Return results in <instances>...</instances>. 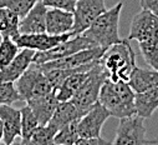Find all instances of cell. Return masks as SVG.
Returning <instances> with one entry per match:
<instances>
[{"label":"cell","instance_id":"obj_12","mask_svg":"<svg viewBox=\"0 0 158 145\" xmlns=\"http://www.w3.org/2000/svg\"><path fill=\"white\" fill-rule=\"evenodd\" d=\"M0 119L3 121V144L11 145L16 138L21 136V113L9 104L0 105Z\"/></svg>","mask_w":158,"mask_h":145},{"label":"cell","instance_id":"obj_13","mask_svg":"<svg viewBox=\"0 0 158 145\" xmlns=\"http://www.w3.org/2000/svg\"><path fill=\"white\" fill-rule=\"evenodd\" d=\"M35 50L23 48L18 53V55L11 60L9 65L0 69V81L3 83H15L23 72L31 65L34 61Z\"/></svg>","mask_w":158,"mask_h":145},{"label":"cell","instance_id":"obj_6","mask_svg":"<svg viewBox=\"0 0 158 145\" xmlns=\"http://www.w3.org/2000/svg\"><path fill=\"white\" fill-rule=\"evenodd\" d=\"M144 118L133 114L120 119L114 139L111 144L114 145H143V144H157V140H149L146 138Z\"/></svg>","mask_w":158,"mask_h":145},{"label":"cell","instance_id":"obj_8","mask_svg":"<svg viewBox=\"0 0 158 145\" xmlns=\"http://www.w3.org/2000/svg\"><path fill=\"white\" fill-rule=\"evenodd\" d=\"M111 116L110 112L101 104L96 103L91 109L78 119L77 121V131L78 138H101V131Z\"/></svg>","mask_w":158,"mask_h":145},{"label":"cell","instance_id":"obj_30","mask_svg":"<svg viewBox=\"0 0 158 145\" xmlns=\"http://www.w3.org/2000/svg\"><path fill=\"white\" fill-rule=\"evenodd\" d=\"M111 144V141L102 138H78L75 145H105Z\"/></svg>","mask_w":158,"mask_h":145},{"label":"cell","instance_id":"obj_23","mask_svg":"<svg viewBox=\"0 0 158 145\" xmlns=\"http://www.w3.org/2000/svg\"><path fill=\"white\" fill-rule=\"evenodd\" d=\"M21 113V144H29V140L34 133V130L37 128V125H40L35 116V114L32 113L31 108L26 104L24 108L20 109Z\"/></svg>","mask_w":158,"mask_h":145},{"label":"cell","instance_id":"obj_28","mask_svg":"<svg viewBox=\"0 0 158 145\" xmlns=\"http://www.w3.org/2000/svg\"><path fill=\"white\" fill-rule=\"evenodd\" d=\"M23 100L18 93L14 83H3L0 81V105L2 104H14Z\"/></svg>","mask_w":158,"mask_h":145},{"label":"cell","instance_id":"obj_16","mask_svg":"<svg viewBox=\"0 0 158 145\" xmlns=\"http://www.w3.org/2000/svg\"><path fill=\"white\" fill-rule=\"evenodd\" d=\"M26 104L31 108V110L35 114L39 124L45 125L50 121L51 116L54 115V112L59 104V99L56 98V94L52 90L48 94L27 100Z\"/></svg>","mask_w":158,"mask_h":145},{"label":"cell","instance_id":"obj_5","mask_svg":"<svg viewBox=\"0 0 158 145\" xmlns=\"http://www.w3.org/2000/svg\"><path fill=\"white\" fill-rule=\"evenodd\" d=\"M107 74L102 66V64L98 61L92 69L89 70V74L85 79V81L78 88V90L72 96V101L81 109L84 113H86L89 109H91L97 101L101 86L103 81L106 80Z\"/></svg>","mask_w":158,"mask_h":145},{"label":"cell","instance_id":"obj_20","mask_svg":"<svg viewBox=\"0 0 158 145\" xmlns=\"http://www.w3.org/2000/svg\"><path fill=\"white\" fill-rule=\"evenodd\" d=\"M89 74V71H78L75 74L70 75L55 91L56 98L59 99V101H66V100H71L72 96L75 95V93L78 90V88L81 86V84L85 81L86 77Z\"/></svg>","mask_w":158,"mask_h":145},{"label":"cell","instance_id":"obj_18","mask_svg":"<svg viewBox=\"0 0 158 145\" xmlns=\"http://www.w3.org/2000/svg\"><path fill=\"white\" fill-rule=\"evenodd\" d=\"M136 114L148 119L158 109V86L151 88L142 93H136L135 98Z\"/></svg>","mask_w":158,"mask_h":145},{"label":"cell","instance_id":"obj_9","mask_svg":"<svg viewBox=\"0 0 158 145\" xmlns=\"http://www.w3.org/2000/svg\"><path fill=\"white\" fill-rule=\"evenodd\" d=\"M105 10V0H77L73 9L75 24L72 34H82Z\"/></svg>","mask_w":158,"mask_h":145},{"label":"cell","instance_id":"obj_1","mask_svg":"<svg viewBox=\"0 0 158 145\" xmlns=\"http://www.w3.org/2000/svg\"><path fill=\"white\" fill-rule=\"evenodd\" d=\"M135 98L136 93L127 81L106 78L100 90L98 103L107 109L111 116L121 119L136 114Z\"/></svg>","mask_w":158,"mask_h":145},{"label":"cell","instance_id":"obj_14","mask_svg":"<svg viewBox=\"0 0 158 145\" xmlns=\"http://www.w3.org/2000/svg\"><path fill=\"white\" fill-rule=\"evenodd\" d=\"M46 11L48 7L43 3V0H39L29 13L20 19L19 34H36L46 31Z\"/></svg>","mask_w":158,"mask_h":145},{"label":"cell","instance_id":"obj_2","mask_svg":"<svg viewBox=\"0 0 158 145\" xmlns=\"http://www.w3.org/2000/svg\"><path fill=\"white\" fill-rule=\"evenodd\" d=\"M123 3L120 2L113 5L111 9H106L95 21L82 33L89 38L95 46L106 50L112 44L120 43L122 39L120 36V19Z\"/></svg>","mask_w":158,"mask_h":145},{"label":"cell","instance_id":"obj_7","mask_svg":"<svg viewBox=\"0 0 158 145\" xmlns=\"http://www.w3.org/2000/svg\"><path fill=\"white\" fill-rule=\"evenodd\" d=\"M89 48H97L95 46V44L86 38L82 34H77V35H72L71 38L66 39L65 42L57 44L56 46L45 50V51H35L34 55V61L35 64H44L51 60H56L60 58H65L67 55L75 54L77 51H81L84 49H89Z\"/></svg>","mask_w":158,"mask_h":145},{"label":"cell","instance_id":"obj_31","mask_svg":"<svg viewBox=\"0 0 158 145\" xmlns=\"http://www.w3.org/2000/svg\"><path fill=\"white\" fill-rule=\"evenodd\" d=\"M142 9H147L158 16V0H139Z\"/></svg>","mask_w":158,"mask_h":145},{"label":"cell","instance_id":"obj_24","mask_svg":"<svg viewBox=\"0 0 158 145\" xmlns=\"http://www.w3.org/2000/svg\"><path fill=\"white\" fill-rule=\"evenodd\" d=\"M19 51L20 48L13 38H2V42H0V69L9 65Z\"/></svg>","mask_w":158,"mask_h":145},{"label":"cell","instance_id":"obj_22","mask_svg":"<svg viewBox=\"0 0 158 145\" xmlns=\"http://www.w3.org/2000/svg\"><path fill=\"white\" fill-rule=\"evenodd\" d=\"M138 48L146 64L151 69L158 70V35L138 42Z\"/></svg>","mask_w":158,"mask_h":145},{"label":"cell","instance_id":"obj_17","mask_svg":"<svg viewBox=\"0 0 158 145\" xmlns=\"http://www.w3.org/2000/svg\"><path fill=\"white\" fill-rule=\"evenodd\" d=\"M85 113L72 100L59 101L55 112H54V115L51 116V119L48 124H50L56 130H59L62 126L78 120Z\"/></svg>","mask_w":158,"mask_h":145},{"label":"cell","instance_id":"obj_26","mask_svg":"<svg viewBox=\"0 0 158 145\" xmlns=\"http://www.w3.org/2000/svg\"><path fill=\"white\" fill-rule=\"evenodd\" d=\"M57 130L51 126L50 124L45 125H37V128L34 130L29 144L34 145H43V144H54V138Z\"/></svg>","mask_w":158,"mask_h":145},{"label":"cell","instance_id":"obj_25","mask_svg":"<svg viewBox=\"0 0 158 145\" xmlns=\"http://www.w3.org/2000/svg\"><path fill=\"white\" fill-rule=\"evenodd\" d=\"M77 121L70 123L65 126H62L61 129L57 130V133L55 134L54 138V144L57 145H72L76 144L77 139H78V131H77Z\"/></svg>","mask_w":158,"mask_h":145},{"label":"cell","instance_id":"obj_27","mask_svg":"<svg viewBox=\"0 0 158 145\" xmlns=\"http://www.w3.org/2000/svg\"><path fill=\"white\" fill-rule=\"evenodd\" d=\"M39 2V0H0V8H9L15 14H18L21 18H24L29 10Z\"/></svg>","mask_w":158,"mask_h":145},{"label":"cell","instance_id":"obj_29","mask_svg":"<svg viewBox=\"0 0 158 145\" xmlns=\"http://www.w3.org/2000/svg\"><path fill=\"white\" fill-rule=\"evenodd\" d=\"M76 2L77 0H43V3L48 8H59V9L70 10L72 13H73Z\"/></svg>","mask_w":158,"mask_h":145},{"label":"cell","instance_id":"obj_21","mask_svg":"<svg viewBox=\"0 0 158 145\" xmlns=\"http://www.w3.org/2000/svg\"><path fill=\"white\" fill-rule=\"evenodd\" d=\"M20 16L9 8H0V35L2 38H16L19 35Z\"/></svg>","mask_w":158,"mask_h":145},{"label":"cell","instance_id":"obj_15","mask_svg":"<svg viewBox=\"0 0 158 145\" xmlns=\"http://www.w3.org/2000/svg\"><path fill=\"white\" fill-rule=\"evenodd\" d=\"M75 24L73 13L59 8H48L46 11V33L51 35H62L72 33Z\"/></svg>","mask_w":158,"mask_h":145},{"label":"cell","instance_id":"obj_4","mask_svg":"<svg viewBox=\"0 0 158 145\" xmlns=\"http://www.w3.org/2000/svg\"><path fill=\"white\" fill-rule=\"evenodd\" d=\"M14 84L25 103L32 98L48 94L54 90L45 71L40 65L35 63H31V65L23 72L21 77Z\"/></svg>","mask_w":158,"mask_h":145},{"label":"cell","instance_id":"obj_19","mask_svg":"<svg viewBox=\"0 0 158 145\" xmlns=\"http://www.w3.org/2000/svg\"><path fill=\"white\" fill-rule=\"evenodd\" d=\"M128 84L135 93H142L151 88L158 86V70L141 69L136 66L128 80Z\"/></svg>","mask_w":158,"mask_h":145},{"label":"cell","instance_id":"obj_3","mask_svg":"<svg viewBox=\"0 0 158 145\" xmlns=\"http://www.w3.org/2000/svg\"><path fill=\"white\" fill-rule=\"evenodd\" d=\"M107 78L111 80H130L136 65V54L127 40H121L120 43L112 44L106 50L100 59Z\"/></svg>","mask_w":158,"mask_h":145},{"label":"cell","instance_id":"obj_10","mask_svg":"<svg viewBox=\"0 0 158 145\" xmlns=\"http://www.w3.org/2000/svg\"><path fill=\"white\" fill-rule=\"evenodd\" d=\"M72 35H73L72 33H67L62 35H51L44 31V33H36V34H19L16 38H14V40L20 49L27 48L35 51H45L65 42L66 39L71 38Z\"/></svg>","mask_w":158,"mask_h":145},{"label":"cell","instance_id":"obj_11","mask_svg":"<svg viewBox=\"0 0 158 145\" xmlns=\"http://www.w3.org/2000/svg\"><path fill=\"white\" fill-rule=\"evenodd\" d=\"M154 35H158V16L147 9H142L132 19L128 40L142 42Z\"/></svg>","mask_w":158,"mask_h":145},{"label":"cell","instance_id":"obj_32","mask_svg":"<svg viewBox=\"0 0 158 145\" xmlns=\"http://www.w3.org/2000/svg\"><path fill=\"white\" fill-rule=\"evenodd\" d=\"M3 133H4V130H3V121H2V119H0V143L3 141Z\"/></svg>","mask_w":158,"mask_h":145}]
</instances>
